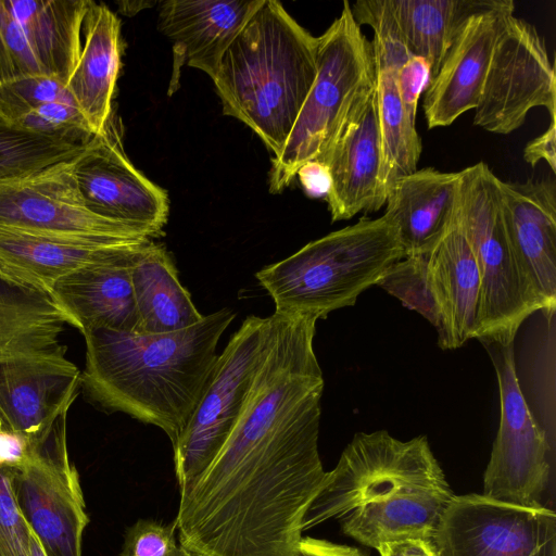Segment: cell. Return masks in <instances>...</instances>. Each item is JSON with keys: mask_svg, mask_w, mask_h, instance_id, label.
Here are the masks:
<instances>
[{"mask_svg": "<svg viewBox=\"0 0 556 556\" xmlns=\"http://www.w3.org/2000/svg\"><path fill=\"white\" fill-rule=\"evenodd\" d=\"M556 119H551L547 129L539 137L529 141L523 150V159L532 167L539 161H545L556 172Z\"/></svg>", "mask_w": 556, "mask_h": 556, "instance_id": "38", "label": "cell"}, {"mask_svg": "<svg viewBox=\"0 0 556 556\" xmlns=\"http://www.w3.org/2000/svg\"><path fill=\"white\" fill-rule=\"evenodd\" d=\"M47 75L65 85L81 50L89 0H3Z\"/></svg>", "mask_w": 556, "mask_h": 556, "instance_id": "27", "label": "cell"}, {"mask_svg": "<svg viewBox=\"0 0 556 556\" xmlns=\"http://www.w3.org/2000/svg\"><path fill=\"white\" fill-rule=\"evenodd\" d=\"M377 551L380 556H437L431 543L424 541L386 543Z\"/></svg>", "mask_w": 556, "mask_h": 556, "instance_id": "42", "label": "cell"}, {"mask_svg": "<svg viewBox=\"0 0 556 556\" xmlns=\"http://www.w3.org/2000/svg\"><path fill=\"white\" fill-rule=\"evenodd\" d=\"M139 242H106L0 227V278L50 292L64 275L121 257Z\"/></svg>", "mask_w": 556, "mask_h": 556, "instance_id": "21", "label": "cell"}, {"mask_svg": "<svg viewBox=\"0 0 556 556\" xmlns=\"http://www.w3.org/2000/svg\"><path fill=\"white\" fill-rule=\"evenodd\" d=\"M422 255L426 281L443 323L438 345L458 349L475 338L480 275L457 216L435 247Z\"/></svg>", "mask_w": 556, "mask_h": 556, "instance_id": "23", "label": "cell"}, {"mask_svg": "<svg viewBox=\"0 0 556 556\" xmlns=\"http://www.w3.org/2000/svg\"><path fill=\"white\" fill-rule=\"evenodd\" d=\"M455 494L450 485L408 488L358 506L340 518L343 532L378 549L402 541L430 542L441 515Z\"/></svg>", "mask_w": 556, "mask_h": 556, "instance_id": "25", "label": "cell"}, {"mask_svg": "<svg viewBox=\"0 0 556 556\" xmlns=\"http://www.w3.org/2000/svg\"><path fill=\"white\" fill-rule=\"evenodd\" d=\"M86 206L97 215L163 235L168 216L165 190L149 180L126 156L113 115L73 160Z\"/></svg>", "mask_w": 556, "mask_h": 556, "instance_id": "13", "label": "cell"}, {"mask_svg": "<svg viewBox=\"0 0 556 556\" xmlns=\"http://www.w3.org/2000/svg\"><path fill=\"white\" fill-rule=\"evenodd\" d=\"M375 86L372 43L344 1L340 15L318 37L317 75L281 153L271 161L270 192L287 188L305 163L325 164Z\"/></svg>", "mask_w": 556, "mask_h": 556, "instance_id": "4", "label": "cell"}, {"mask_svg": "<svg viewBox=\"0 0 556 556\" xmlns=\"http://www.w3.org/2000/svg\"><path fill=\"white\" fill-rule=\"evenodd\" d=\"M506 233L521 276L547 317L556 308V182L500 181Z\"/></svg>", "mask_w": 556, "mask_h": 556, "instance_id": "17", "label": "cell"}, {"mask_svg": "<svg viewBox=\"0 0 556 556\" xmlns=\"http://www.w3.org/2000/svg\"><path fill=\"white\" fill-rule=\"evenodd\" d=\"M431 545L437 556H556V515L482 494L454 495Z\"/></svg>", "mask_w": 556, "mask_h": 556, "instance_id": "12", "label": "cell"}, {"mask_svg": "<svg viewBox=\"0 0 556 556\" xmlns=\"http://www.w3.org/2000/svg\"><path fill=\"white\" fill-rule=\"evenodd\" d=\"M405 257L397 230L382 215L314 240L255 274L275 303V313L312 314L318 319L353 306Z\"/></svg>", "mask_w": 556, "mask_h": 556, "instance_id": "3", "label": "cell"}, {"mask_svg": "<svg viewBox=\"0 0 556 556\" xmlns=\"http://www.w3.org/2000/svg\"><path fill=\"white\" fill-rule=\"evenodd\" d=\"M377 286L424 316L435 328L438 339L442 336L443 323L426 281L424 255L396 262Z\"/></svg>", "mask_w": 556, "mask_h": 556, "instance_id": "31", "label": "cell"}, {"mask_svg": "<svg viewBox=\"0 0 556 556\" xmlns=\"http://www.w3.org/2000/svg\"><path fill=\"white\" fill-rule=\"evenodd\" d=\"M514 11V1L496 0L465 22L424 91L428 128L448 126L465 112L475 110L497 37Z\"/></svg>", "mask_w": 556, "mask_h": 556, "instance_id": "16", "label": "cell"}, {"mask_svg": "<svg viewBox=\"0 0 556 556\" xmlns=\"http://www.w3.org/2000/svg\"><path fill=\"white\" fill-rule=\"evenodd\" d=\"M29 441L24 437L0 430V465L15 467L24 458Z\"/></svg>", "mask_w": 556, "mask_h": 556, "instance_id": "41", "label": "cell"}, {"mask_svg": "<svg viewBox=\"0 0 556 556\" xmlns=\"http://www.w3.org/2000/svg\"><path fill=\"white\" fill-rule=\"evenodd\" d=\"M30 527L14 492V469L0 465V556H31Z\"/></svg>", "mask_w": 556, "mask_h": 556, "instance_id": "35", "label": "cell"}, {"mask_svg": "<svg viewBox=\"0 0 556 556\" xmlns=\"http://www.w3.org/2000/svg\"><path fill=\"white\" fill-rule=\"evenodd\" d=\"M54 101L75 104L66 85L56 77L38 75L2 83L0 121L11 126L34 109Z\"/></svg>", "mask_w": 556, "mask_h": 556, "instance_id": "32", "label": "cell"}, {"mask_svg": "<svg viewBox=\"0 0 556 556\" xmlns=\"http://www.w3.org/2000/svg\"><path fill=\"white\" fill-rule=\"evenodd\" d=\"M262 0H167L160 3L159 29L173 42L174 75L182 65L211 78L236 36Z\"/></svg>", "mask_w": 556, "mask_h": 556, "instance_id": "20", "label": "cell"}, {"mask_svg": "<svg viewBox=\"0 0 556 556\" xmlns=\"http://www.w3.org/2000/svg\"><path fill=\"white\" fill-rule=\"evenodd\" d=\"M68 319L49 292L0 278V358L56 351Z\"/></svg>", "mask_w": 556, "mask_h": 556, "instance_id": "28", "label": "cell"}, {"mask_svg": "<svg viewBox=\"0 0 556 556\" xmlns=\"http://www.w3.org/2000/svg\"><path fill=\"white\" fill-rule=\"evenodd\" d=\"M66 415L29 441L14 469V492L26 522L47 556H81L89 523L77 469L70 459Z\"/></svg>", "mask_w": 556, "mask_h": 556, "instance_id": "9", "label": "cell"}, {"mask_svg": "<svg viewBox=\"0 0 556 556\" xmlns=\"http://www.w3.org/2000/svg\"><path fill=\"white\" fill-rule=\"evenodd\" d=\"M236 313L222 308L175 332L86 333L81 387L94 404L162 429L175 442L211 379L222 334Z\"/></svg>", "mask_w": 556, "mask_h": 556, "instance_id": "1", "label": "cell"}, {"mask_svg": "<svg viewBox=\"0 0 556 556\" xmlns=\"http://www.w3.org/2000/svg\"><path fill=\"white\" fill-rule=\"evenodd\" d=\"M270 317L249 316L218 355L211 379L173 444L179 489L216 457L241 412L270 341Z\"/></svg>", "mask_w": 556, "mask_h": 556, "instance_id": "7", "label": "cell"}, {"mask_svg": "<svg viewBox=\"0 0 556 556\" xmlns=\"http://www.w3.org/2000/svg\"><path fill=\"white\" fill-rule=\"evenodd\" d=\"M130 278L138 315L136 333L175 332L203 318L164 245L148 242L130 267Z\"/></svg>", "mask_w": 556, "mask_h": 556, "instance_id": "26", "label": "cell"}, {"mask_svg": "<svg viewBox=\"0 0 556 556\" xmlns=\"http://www.w3.org/2000/svg\"><path fill=\"white\" fill-rule=\"evenodd\" d=\"M501 179L484 162L460 170L457 218L480 275L475 339L509 344L540 305L513 253L502 211Z\"/></svg>", "mask_w": 556, "mask_h": 556, "instance_id": "5", "label": "cell"}, {"mask_svg": "<svg viewBox=\"0 0 556 556\" xmlns=\"http://www.w3.org/2000/svg\"><path fill=\"white\" fill-rule=\"evenodd\" d=\"M187 556H193V555H190V554L187 553Z\"/></svg>", "mask_w": 556, "mask_h": 556, "instance_id": "44", "label": "cell"}, {"mask_svg": "<svg viewBox=\"0 0 556 556\" xmlns=\"http://www.w3.org/2000/svg\"><path fill=\"white\" fill-rule=\"evenodd\" d=\"M352 13L356 23L368 25L376 71V96L382 143L381 193L417 170L421 139L407 115L399 89V70L412 56L393 18L388 0H358Z\"/></svg>", "mask_w": 556, "mask_h": 556, "instance_id": "14", "label": "cell"}, {"mask_svg": "<svg viewBox=\"0 0 556 556\" xmlns=\"http://www.w3.org/2000/svg\"><path fill=\"white\" fill-rule=\"evenodd\" d=\"M483 346L496 372L501 413L482 495L520 507H545L543 498L553 475V445L521 391L514 343H483Z\"/></svg>", "mask_w": 556, "mask_h": 556, "instance_id": "8", "label": "cell"}, {"mask_svg": "<svg viewBox=\"0 0 556 556\" xmlns=\"http://www.w3.org/2000/svg\"><path fill=\"white\" fill-rule=\"evenodd\" d=\"M538 106L556 119L554 64L536 28L511 15L497 37L473 124L489 132L508 135Z\"/></svg>", "mask_w": 556, "mask_h": 556, "instance_id": "10", "label": "cell"}, {"mask_svg": "<svg viewBox=\"0 0 556 556\" xmlns=\"http://www.w3.org/2000/svg\"><path fill=\"white\" fill-rule=\"evenodd\" d=\"M150 241L121 257L77 268L53 283L49 293L66 315L68 325L84 336L102 328L137 332L130 267Z\"/></svg>", "mask_w": 556, "mask_h": 556, "instance_id": "19", "label": "cell"}, {"mask_svg": "<svg viewBox=\"0 0 556 556\" xmlns=\"http://www.w3.org/2000/svg\"><path fill=\"white\" fill-rule=\"evenodd\" d=\"M460 172L433 167L397 179L386 198V215L395 226L405 257L430 252L454 223Z\"/></svg>", "mask_w": 556, "mask_h": 556, "instance_id": "22", "label": "cell"}, {"mask_svg": "<svg viewBox=\"0 0 556 556\" xmlns=\"http://www.w3.org/2000/svg\"><path fill=\"white\" fill-rule=\"evenodd\" d=\"M426 435L408 441L387 430L358 432L343 450L337 466L305 513L302 529L340 519L366 503L408 488L447 485Z\"/></svg>", "mask_w": 556, "mask_h": 556, "instance_id": "6", "label": "cell"}, {"mask_svg": "<svg viewBox=\"0 0 556 556\" xmlns=\"http://www.w3.org/2000/svg\"><path fill=\"white\" fill-rule=\"evenodd\" d=\"M84 146L25 131L0 121V180L73 160Z\"/></svg>", "mask_w": 556, "mask_h": 556, "instance_id": "30", "label": "cell"}, {"mask_svg": "<svg viewBox=\"0 0 556 556\" xmlns=\"http://www.w3.org/2000/svg\"><path fill=\"white\" fill-rule=\"evenodd\" d=\"M65 351L0 358V430L34 441L67 414L81 371Z\"/></svg>", "mask_w": 556, "mask_h": 556, "instance_id": "15", "label": "cell"}, {"mask_svg": "<svg viewBox=\"0 0 556 556\" xmlns=\"http://www.w3.org/2000/svg\"><path fill=\"white\" fill-rule=\"evenodd\" d=\"M496 0H388L404 43L413 56L430 64V79L438 73L452 42L475 13Z\"/></svg>", "mask_w": 556, "mask_h": 556, "instance_id": "29", "label": "cell"}, {"mask_svg": "<svg viewBox=\"0 0 556 556\" xmlns=\"http://www.w3.org/2000/svg\"><path fill=\"white\" fill-rule=\"evenodd\" d=\"M176 533L174 521L140 519L127 529L121 556H187Z\"/></svg>", "mask_w": 556, "mask_h": 556, "instance_id": "36", "label": "cell"}, {"mask_svg": "<svg viewBox=\"0 0 556 556\" xmlns=\"http://www.w3.org/2000/svg\"><path fill=\"white\" fill-rule=\"evenodd\" d=\"M291 556H364L357 548L309 536L301 538Z\"/></svg>", "mask_w": 556, "mask_h": 556, "instance_id": "40", "label": "cell"}, {"mask_svg": "<svg viewBox=\"0 0 556 556\" xmlns=\"http://www.w3.org/2000/svg\"><path fill=\"white\" fill-rule=\"evenodd\" d=\"M11 126L79 144L87 143L93 136L79 109L74 103L64 101L42 104Z\"/></svg>", "mask_w": 556, "mask_h": 556, "instance_id": "33", "label": "cell"}, {"mask_svg": "<svg viewBox=\"0 0 556 556\" xmlns=\"http://www.w3.org/2000/svg\"><path fill=\"white\" fill-rule=\"evenodd\" d=\"M318 37L276 0H262L212 77L223 113L279 156L317 75Z\"/></svg>", "mask_w": 556, "mask_h": 556, "instance_id": "2", "label": "cell"}, {"mask_svg": "<svg viewBox=\"0 0 556 556\" xmlns=\"http://www.w3.org/2000/svg\"><path fill=\"white\" fill-rule=\"evenodd\" d=\"M30 554L31 556H47L38 538L30 529Z\"/></svg>", "mask_w": 556, "mask_h": 556, "instance_id": "43", "label": "cell"}, {"mask_svg": "<svg viewBox=\"0 0 556 556\" xmlns=\"http://www.w3.org/2000/svg\"><path fill=\"white\" fill-rule=\"evenodd\" d=\"M84 42L66 88L93 135L112 113L121 67V21L105 4L89 0L84 17Z\"/></svg>", "mask_w": 556, "mask_h": 556, "instance_id": "24", "label": "cell"}, {"mask_svg": "<svg viewBox=\"0 0 556 556\" xmlns=\"http://www.w3.org/2000/svg\"><path fill=\"white\" fill-rule=\"evenodd\" d=\"M38 75L47 74L20 24L0 0V84Z\"/></svg>", "mask_w": 556, "mask_h": 556, "instance_id": "34", "label": "cell"}, {"mask_svg": "<svg viewBox=\"0 0 556 556\" xmlns=\"http://www.w3.org/2000/svg\"><path fill=\"white\" fill-rule=\"evenodd\" d=\"M305 192L314 198L326 197L330 188V175L328 167L318 162L305 163L296 173Z\"/></svg>", "mask_w": 556, "mask_h": 556, "instance_id": "39", "label": "cell"}, {"mask_svg": "<svg viewBox=\"0 0 556 556\" xmlns=\"http://www.w3.org/2000/svg\"><path fill=\"white\" fill-rule=\"evenodd\" d=\"M325 165L330 175L326 200L332 222L377 212L386 204L376 86L344 126Z\"/></svg>", "mask_w": 556, "mask_h": 556, "instance_id": "18", "label": "cell"}, {"mask_svg": "<svg viewBox=\"0 0 556 556\" xmlns=\"http://www.w3.org/2000/svg\"><path fill=\"white\" fill-rule=\"evenodd\" d=\"M397 80L405 111L416 123L418 100L430 80V64L422 58L412 55L400 67Z\"/></svg>", "mask_w": 556, "mask_h": 556, "instance_id": "37", "label": "cell"}, {"mask_svg": "<svg viewBox=\"0 0 556 556\" xmlns=\"http://www.w3.org/2000/svg\"><path fill=\"white\" fill-rule=\"evenodd\" d=\"M73 160L0 180V227L106 242L151 240L147 231L97 215L86 206Z\"/></svg>", "mask_w": 556, "mask_h": 556, "instance_id": "11", "label": "cell"}]
</instances>
